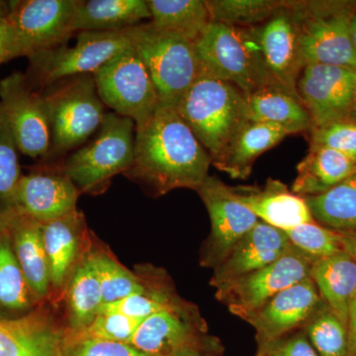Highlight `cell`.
<instances>
[{"label": "cell", "mask_w": 356, "mask_h": 356, "mask_svg": "<svg viewBox=\"0 0 356 356\" xmlns=\"http://www.w3.org/2000/svg\"><path fill=\"white\" fill-rule=\"evenodd\" d=\"M7 219L0 222V317L15 318L42 304L35 298L14 252Z\"/></svg>", "instance_id": "obj_30"}, {"label": "cell", "mask_w": 356, "mask_h": 356, "mask_svg": "<svg viewBox=\"0 0 356 356\" xmlns=\"http://www.w3.org/2000/svg\"><path fill=\"white\" fill-rule=\"evenodd\" d=\"M248 120L271 124L288 133H311V117L298 95L269 83L247 96Z\"/></svg>", "instance_id": "obj_25"}, {"label": "cell", "mask_w": 356, "mask_h": 356, "mask_svg": "<svg viewBox=\"0 0 356 356\" xmlns=\"http://www.w3.org/2000/svg\"><path fill=\"white\" fill-rule=\"evenodd\" d=\"M151 17L145 0H79L74 29L76 33L124 31Z\"/></svg>", "instance_id": "obj_29"}, {"label": "cell", "mask_w": 356, "mask_h": 356, "mask_svg": "<svg viewBox=\"0 0 356 356\" xmlns=\"http://www.w3.org/2000/svg\"><path fill=\"white\" fill-rule=\"evenodd\" d=\"M257 356H318L305 332L298 331L259 346Z\"/></svg>", "instance_id": "obj_42"}, {"label": "cell", "mask_w": 356, "mask_h": 356, "mask_svg": "<svg viewBox=\"0 0 356 356\" xmlns=\"http://www.w3.org/2000/svg\"><path fill=\"white\" fill-rule=\"evenodd\" d=\"M355 79V70L320 64L304 67L297 92L310 115L312 130L348 119Z\"/></svg>", "instance_id": "obj_16"}, {"label": "cell", "mask_w": 356, "mask_h": 356, "mask_svg": "<svg viewBox=\"0 0 356 356\" xmlns=\"http://www.w3.org/2000/svg\"><path fill=\"white\" fill-rule=\"evenodd\" d=\"M322 302L315 283L308 277L278 293L243 321L254 327L261 346L303 327Z\"/></svg>", "instance_id": "obj_19"}, {"label": "cell", "mask_w": 356, "mask_h": 356, "mask_svg": "<svg viewBox=\"0 0 356 356\" xmlns=\"http://www.w3.org/2000/svg\"><path fill=\"white\" fill-rule=\"evenodd\" d=\"M341 248L356 261V233L339 234Z\"/></svg>", "instance_id": "obj_46"}, {"label": "cell", "mask_w": 356, "mask_h": 356, "mask_svg": "<svg viewBox=\"0 0 356 356\" xmlns=\"http://www.w3.org/2000/svg\"><path fill=\"white\" fill-rule=\"evenodd\" d=\"M221 344L216 343L205 348H187L173 356H215L216 353H221Z\"/></svg>", "instance_id": "obj_45"}, {"label": "cell", "mask_w": 356, "mask_h": 356, "mask_svg": "<svg viewBox=\"0 0 356 356\" xmlns=\"http://www.w3.org/2000/svg\"><path fill=\"white\" fill-rule=\"evenodd\" d=\"M245 102L234 84L199 74L175 109L213 161L248 120Z\"/></svg>", "instance_id": "obj_4"}, {"label": "cell", "mask_w": 356, "mask_h": 356, "mask_svg": "<svg viewBox=\"0 0 356 356\" xmlns=\"http://www.w3.org/2000/svg\"><path fill=\"white\" fill-rule=\"evenodd\" d=\"M262 58L271 83L298 95L297 83L305 67L293 1L257 26ZM299 96V95H298Z\"/></svg>", "instance_id": "obj_17"}, {"label": "cell", "mask_w": 356, "mask_h": 356, "mask_svg": "<svg viewBox=\"0 0 356 356\" xmlns=\"http://www.w3.org/2000/svg\"><path fill=\"white\" fill-rule=\"evenodd\" d=\"M10 60V31L6 19H0V65Z\"/></svg>", "instance_id": "obj_44"}, {"label": "cell", "mask_w": 356, "mask_h": 356, "mask_svg": "<svg viewBox=\"0 0 356 356\" xmlns=\"http://www.w3.org/2000/svg\"><path fill=\"white\" fill-rule=\"evenodd\" d=\"M43 242L50 273V303L62 301L74 269L90 247L86 218L76 210L42 224Z\"/></svg>", "instance_id": "obj_18"}, {"label": "cell", "mask_w": 356, "mask_h": 356, "mask_svg": "<svg viewBox=\"0 0 356 356\" xmlns=\"http://www.w3.org/2000/svg\"><path fill=\"white\" fill-rule=\"evenodd\" d=\"M288 135L280 126L247 120L212 165L233 179H247L257 159Z\"/></svg>", "instance_id": "obj_24"}, {"label": "cell", "mask_w": 356, "mask_h": 356, "mask_svg": "<svg viewBox=\"0 0 356 356\" xmlns=\"http://www.w3.org/2000/svg\"><path fill=\"white\" fill-rule=\"evenodd\" d=\"M50 302L23 317H0V356H63L65 327Z\"/></svg>", "instance_id": "obj_20"}, {"label": "cell", "mask_w": 356, "mask_h": 356, "mask_svg": "<svg viewBox=\"0 0 356 356\" xmlns=\"http://www.w3.org/2000/svg\"><path fill=\"white\" fill-rule=\"evenodd\" d=\"M92 74L103 104L130 118L136 128L144 125L159 108L153 79L132 47L115 55Z\"/></svg>", "instance_id": "obj_10"}, {"label": "cell", "mask_w": 356, "mask_h": 356, "mask_svg": "<svg viewBox=\"0 0 356 356\" xmlns=\"http://www.w3.org/2000/svg\"><path fill=\"white\" fill-rule=\"evenodd\" d=\"M207 331L197 307L181 299L145 318L129 343L151 356H173L187 348L218 343Z\"/></svg>", "instance_id": "obj_13"}, {"label": "cell", "mask_w": 356, "mask_h": 356, "mask_svg": "<svg viewBox=\"0 0 356 356\" xmlns=\"http://www.w3.org/2000/svg\"><path fill=\"white\" fill-rule=\"evenodd\" d=\"M293 247L303 252L312 261L331 257L343 250L339 233L309 222L285 232Z\"/></svg>", "instance_id": "obj_38"}, {"label": "cell", "mask_w": 356, "mask_h": 356, "mask_svg": "<svg viewBox=\"0 0 356 356\" xmlns=\"http://www.w3.org/2000/svg\"><path fill=\"white\" fill-rule=\"evenodd\" d=\"M304 199L321 226L339 234L356 233V173L324 193Z\"/></svg>", "instance_id": "obj_33"}, {"label": "cell", "mask_w": 356, "mask_h": 356, "mask_svg": "<svg viewBox=\"0 0 356 356\" xmlns=\"http://www.w3.org/2000/svg\"><path fill=\"white\" fill-rule=\"evenodd\" d=\"M310 146L325 147L356 161V123L341 120L311 131Z\"/></svg>", "instance_id": "obj_41"}, {"label": "cell", "mask_w": 356, "mask_h": 356, "mask_svg": "<svg viewBox=\"0 0 356 356\" xmlns=\"http://www.w3.org/2000/svg\"><path fill=\"white\" fill-rule=\"evenodd\" d=\"M195 191L203 201L211 222L210 235L201 250L200 264L215 269L259 219L236 198L231 186L217 177L208 175Z\"/></svg>", "instance_id": "obj_14"}, {"label": "cell", "mask_w": 356, "mask_h": 356, "mask_svg": "<svg viewBox=\"0 0 356 356\" xmlns=\"http://www.w3.org/2000/svg\"><path fill=\"white\" fill-rule=\"evenodd\" d=\"M236 198L252 211L259 221L286 232L313 222L305 199L289 191L280 180L268 178L264 187H231Z\"/></svg>", "instance_id": "obj_22"}, {"label": "cell", "mask_w": 356, "mask_h": 356, "mask_svg": "<svg viewBox=\"0 0 356 356\" xmlns=\"http://www.w3.org/2000/svg\"><path fill=\"white\" fill-rule=\"evenodd\" d=\"M212 159L173 107L159 105L136 128L135 154L125 177L154 197L179 188L196 191L208 177Z\"/></svg>", "instance_id": "obj_1"}, {"label": "cell", "mask_w": 356, "mask_h": 356, "mask_svg": "<svg viewBox=\"0 0 356 356\" xmlns=\"http://www.w3.org/2000/svg\"><path fill=\"white\" fill-rule=\"evenodd\" d=\"M130 46L124 31L79 32L74 46L64 44L28 58L29 67L25 74L33 88L41 91L67 77L95 74Z\"/></svg>", "instance_id": "obj_9"}, {"label": "cell", "mask_w": 356, "mask_h": 356, "mask_svg": "<svg viewBox=\"0 0 356 356\" xmlns=\"http://www.w3.org/2000/svg\"><path fill=\"white\" fill-rule=\"evenodd\" d=\"M318 356H348V327L324 302L302 327Z\"/></svg>", "instance_id": "obj_36"}, {"label": "cell", "mask_w": 356, "mask_h": 356, "mask_svg": "<svg viewBox=\"0 0 356 356\" xmlns=\"http://www.w3.org/2000/svg\"><path fill=\"white\" fill-rule=\"evenodd\" d=\"M149 22L163 31L173 33L195 43L210 24L205 0H147Z\"/></svg>", "instance_id": "obj_32"}, {"label": "cell", "mask_w": 356, "mask_h": 356, "mask_svg": "<svg viewBox=\"0 0 356 356\" xmlns=\"http://www.w3.org/2000/svg\"><path fill=\"white\" fill-rule=\"evenodd\" d=\"M62 161H42L32 172L21 175L14 196L16 213L43 224L77 209L81 193L63 170Z\"/></svg>", "instance_id": "obj_15"}, {"label": "cell", "mask_w": 356, "mask_h": 356, "mask_svg": "<svg viewBox=\"0 0 356 356\" xmlns=\"http://www.w3.org/2000/svg\"><path fill=\"white\" fill-rule=\"evenodd\" d=\"M356 173V161L325 147L310 146L297 165L292 192L301 197L318 195Z\"/></svg>", "instance_id": "obj_28"}, {"label": "cell", "mask_w": 356, "mask_h": 356, "mask_svg": "<svg viewBox=\"0 0 356 356\" xmlns=\"http://www.w3.org/2000/svg\"><path fill=\"white\" fill-rule=\"evenodd\" d=\"M142 276L143 288L122 301L102 307V311L120 312L124 315L143 322L156 312L179 302L173 283L163 269L154 266L137 267Z\"/></svg>", "instance_id": "obj_31"}, {"label": "cell", "mask_w": 356, "mask_h": 356, "mask_svg": "<svg viewBox=\"0 0 356 356\" xmlns=\"http://www.w3.org/2000/svg\"><path fill=\"white\" fill-rule=\"evenodd\" d=\"M212 22L255 27L286 6L284 0H206Z\"/></svg>", "instance_id": "obj_35"}, {"label": "cell", "mask_w": 356, "mask_h": 356, "mask_svg": "<svg viewBox=\"0 0 356 356\" xmlns=\"http://www.w3.org/2000/svg\"><path fill=\"white\" fill-rule=\"evenodd\" d=\"M350 31L351 43H353V47L356 54V8L353 11V15H351Z\"/></svg>", "instance_id": "obj_47"}, {"label": "cell", "mask_w": 356, "mask_h": 356, "mask_svg": "<svg viewBox=\"0 0 356 356\" xmlns=\"http://www.w3.org/2000/svg\"><path fill=\"white\" fill-rule=\"evenodd\" d=\"M13 250L35 298L50 302L51 282L42 222L14 211L7 219Z\"/></svg>", "instance_id": "obj_23"}, {"label": "cell", "mask_w": 356, "mask_h": 356, "mask_svg": "<svg viewBox=\"0 0 356 356\" xmlns=\"http://www.w3.org/2000/svg\"><path fill=\"white\" fill-rule=\"evenodd\" d=\"M79 0L10 1L6 18L10 31V60L67 44L76 34L74 13Z\"/></svg>", "instance_id": "obj_8"}, {"label": "cell", "mask_w": 356, "mask_h": 356, "mask_svg": "<svg viewBox=\"0 0 356 356\" xmlns=\"http://www.w3.org/2000/svg\"><path fill=\"white\" fill-rule=\"evenodd\" d=\"M90 252L99 276L104 305L122 301L143 288L142 276L126 268L112 254L110 250L100 243L91 240Z\"/></svg>", "instance_id": "obj_34"}, {"label": "cell", "mask_w": 356, "mask_h": 356, "mask_svg": "<svg viewBox=\"0 0 356 356\" xmlns=\"http://www.w3.org/2000/svg\"><path fill=\"white\" fill-rule=\"evenodd\" d=\"M305 65H336L356 70L350 24L355 9L348 4L293 1Z\"/></svg>", "instance_id": "obj_7"}, {"label": "cell", "mask_w": 356, "mask_h": 356, "mask_svg": "<svg viewBox=\"0 0 356 356\" xmlns=\"http://www.w3.org/2000/svg\"><path fill=\"white\" fill-rule=\"evenodd\" d=\"M18 152L10 129L0 113V222L14 213V196L22 175Z\"/></svg>", "instance_id": "obj_37"}, {"label": "cell", "mask_w": 356, "mask_h": 356, "mask_svg": "<svg viewBox=\"0 0 356 356\" xmlns=\"http://www.w3.org/2000/svg\"><path fill=\"white\" fill-rule=\"evenodd\" d=\"M64 300V324L65 330L69 332L83 331L102 312L104 306L102 283L91 255L90 247L70 276Z\"/></svg>", "instance_id": "obj_26"}, {"label": "cell", "mask_w": 356, "mask_h": 356, "mask_svg": "<svg viewBox=\"0 0 356 356\" xmlns=\"http://www.w3.org/2000/svg\"><path fill=\"white\" fill-rule=\"evenodd\" d=\"M63 356H151L132 344L74 336L65 332Z\"/></svg>", "instance_id": "obj_40"}, {"label": "cell", "mask_w": 356, "mask_h": 356, "mask_svg": "<svg viewBox=\"0 0 356 356\" xmlns=\"http://www.w3.org/2000/svg\"><path fill=\"white\" fill-rule=\"evenodd\" d=\"M140 323L120 312L102 311L83 331H65L74 336L129 343Z\"/></svg>", "instance_id": "obj_39"}, {"label": "cell", "mask_w": 356, "mask_h": 356, "mask_svg": "<svg viewBox=\"0 0 356 356\" xmlns=\"http://www.w3.org/2000/svg\"><path fill=\"white\" fill-rule=\"evenodd\" d=\"M348 120L356 123V79L355 88H353V98H351L350 112H348Z\"/></svg>", "instance_id": "obj_48"}, {"label": "cell", "mask_w": 356, "mask_h": 356, "mask_svg": "<svg viewBox=\"0 0 356 356\" xmlns=\"http://www.w3.org/2000/svg\"><path fill=\"white\" fill-rule=\"evenodd\" d=\"M311 280L321 299L344 325L356 294V261L344 250L312 264Z\"/></svg>", "instance_id": "obj_27"}, {"label": "cell", "mask_w": 356, "mask_h": 356, "mask_svg": "<svg viewBox=\"0 0 356 356\" xmlns=\"http://www.w3.org/2000/svg\"><path fill=\"white\" fill-rule=\"evenodd\" d=\"M199 74L227 81L245 96L271 83L255 27L211 22L194 43ZM198 74V76H199Z\"/></svg>", "instance_id": "obj_2"}, {"label": "cell", "mask_w": 356, "mask_h": 356, "mask_svg": "<svg viewBox=\"0 0 356 356\" xmlns=\"http://www.w3.org/2000/svg\"><path fill=\"white\" fill-rule=\"evenodd\" d=\"M51 128V149L43 161H62L99 129L105 105L92 74L67 77L40 91Z\"/></svg>", "instance_id": "obj_3"}, {"label": "cell", "mask_w": 356, "mask_h": 356, "mask_svg": "<svg viewBox=\"0 0 356 356\" xmlns=\"http://www.w3.org/2000/svg\"><path fill=\"white\" fill-rule=\"evenodd\" d=\"M135 136L136 125L130 118L115 112L105 114L97 132L62 161L79 193L102 194L114 177L127 172L135 154Z\"/></svg>", "instance_id": "obj_5"}, {"label": "cell", "mask_w": 356, "mask_h": 356, "mask_svg": "<svg viewBox=\"0 0 356 356\" xmlns=\"http://www.w3.org/2000/svg\"><path fill=\"white\" fill-rule=\"evenodd\" d=\"M348 355L356 356V294L348 310Z\"/></svg>", "instance_id": "obj_43"}, {"label": "cell", "mask_w": 356, "mask_h": 356, "mask_svg": "<svg viewBox=\"0 0 356 356\" xmlns=\"http://www.w3.org/2000/svg\"><path fill=\"white\" fill-rule=\"evenodd\" d=\"M0 113L10 129L19 153L32 159L47 158L51 128L43 96L25 74L13 72L0 81Z\"/></svg>", "instance_id": "obj_12"}, {"label": "cell", "mask_w": 356, "mask_h": 356, "mask_svg": "<svg viewBox=\"0 0 356 356\" xmlns=\"http://www.w3.org/2000/svg\"><path fill=\"white\" fill-rule=\"evenodd\" d=\"M313 261L290 245L273 264L216 289V298L245 320L278 293L310 277Z\"/></svg>", "instance_id": "obj_11"}, {"label": "cell", "mask_w": 356, "mask_h": 356, "mask_svg": "<svg viewBox=\"0 0 356 356\" xmlns=\"http://www.w3.org/2000/svg\"><path fill=\"white\" fill-rule=\"evenodd\" d=\"M10 1L0 0V19H6L10 13Z\"/></svg>", "instance_id": "obj_49"}, {"label": "cell", "mask_w": 356, "mask_h": 356, "mask_svg": "<svg viewBox=\"0 0 356 356\" xmlns=\"http://www.w3.org/2000/svg\"><path fill=\"white\" fill-rule=\"evenodd\" d=\"M291 245L284 231L259 221L236 243L226 259L213 269L211 286L229 284L273 264Z\"/></svg>", "instance_id": "obj_21"}, {"label": "cell", "mask_w": 356, "mask_h": 356, "mask_svg": "<svg viewBox=\"0 0 356 356\" xmlns=\"http://www.w3.org/2000/svg\"><path fill=\"white\" fill-rule=\"evenodd\" d=\"M124 32L153 79L159 105L177 108L180 98L198 77L194 43L159 30L151 22L140 23Z\"/></svg>", "instance_id": "obj_6"}]
</instances>
